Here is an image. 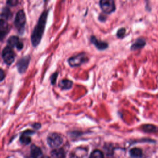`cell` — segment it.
I'll return each mask as SVG.
<instances>
[{
    "mask_svg": "<svg viewBox=\"0 0 158 158\" xmlns=\"http://www.w3.org/2000/svg\"><path fill=\"white\" fill-rule=\"evenodd\" d=\"M99 6L102 12L106 14L115 12L116 9L114 0H100Z\"/></svg>",
    "mask_w": 158,
    "mask_h": 158,
    "instance_id": "277c9868",
    "label": "cell"
},
{
    "mask_svg": "<svg viewBox=\"0 0 158 158\" xmlns=\"http://www.w3.org/2000/svg\"><path fill=\"white\" fill-rule=\"evenodd\" d=\"M26 22V17L25 12L23 10H20L16 14L15 20H14V25L19 32L22 34L23 33L25 29V25Z\"/></svg>",
    "mask_w": 158,
    "mask_h": 158,
    "instance_id": "7a4b0ae2",
    "label": "cell"
},
{
    "mask_svg": "<svg viewBox=\"0 0 158 158\" xmlns=\"http://www.w3.org/2000/svg\"><path fill=\"white\" fill-rule=\"evenodd\" d=\"M41 150L39 147L34 144L31 145L30 147L29 158H38L41 154Z\"/></svg>",
    "mask_w": 158,
    "mask_h": 158,
    "instance_id": "4fadbf2b",
    "label": "cell"
},
{
    "mask_svg": "<svg viewBox=\"0 0 158 158\" xmlns=\"http://www.w3.org/2000/svg\"><path fill=\"white\" fill-rule=\"evenodd\" d=\"M99 19L100 21L104 22V21H105L106 19V17L104 16V15H103L102 14H100L99 16Z\"/></svg>",
    "mask_w": 158,
    "mask_h": 158,
    "instance_id": "d4e9b609",
    "label": "cell"
},
{
    "mask_svg": "<svg viewBox=\"0 0 158 158\" xmlns=\"http://www.w3.org/2000/svg\"><path fill=\"white\" fill-rule=\"evenodd\" d=\"M72 81L68 79H63L59 83V86L62 89H69L72 88Z\"/></svg>",
    "mask_w": 158,
    "mask_h": 158,
    "instance_id": "2e32d148",
    "label": "cell"
},
{
    "mask_svg": "<svg viewBox=\"0 0 158 158\" xmlns=\"http://www.w3.org/2000/svg\"><path fill=\"white\" fill-rule=\"evenodd\" d=\"M46 1V0H44V1Z\"/></svg>",
    "mask_w": 158,
    "mask_h": 158,
    "instance_id": "4316f807",
    "label": "cell"
},
{
    "mask_svg": "<svg viewBox=\"0 0 158 158\" xmlns=\"http://www.w3.org/2000/svg\"><path fill=\"white\" fill-rule=\"evenodd\" d=\"M141 129L146 133H157L158 127L152 124H144L141 127Z\"/></svg>",
    "mask_w": 158,
    "mask_h": 158,
    "instance_id": "5bb4252c",
    "label": "cell"
},
{
    "mask_svg": "<svg viewBox=\"0 0 158 158\" xmlns=\"http://www.w3.org/2000/svg\"><path fill=\"white\" fill-rule=\"evenodd\" d=\"M5 78V73L4 70L0 68V81H2Z\"/></svg>",
    "mask_w": 158,
    "mask_h": 158,
    "instance_id": "cb8c5ba5",
    "label": "cell"
},
{
    "mask_svg": "<svg viewBox=\"0 0 158 158\" xmlns=\"http://www.w3.org/2000/svg\"><path fill=\"white\" fill-rule=\"evenodd\" d=\"M146 40L143 38H138L135 40L130 46L131 51H136L144 48L146 45Z\"/></svg>",
    "mask_w": 158,
    "mask_h": 158,
    "instance_id": "30bf717a",
    "label": "cell"
},
{
    "mask_svg": "<svg viewBox=\"0 0 158 158\" xmlns=\"http://www.w3.org/2000/svg\"><path fill=\"white\" fill-rule=\"evenodd\" d=\"M57 75H58V72H54L51 76V83L52 85H54L56 81V80H57Z\"/></svg>",
    "mask_w": 158,
    "mask_h": 158,
    "instance_id": "7402d4cb",
    "label": "cell"
},
{
    "mask_svg": "<svg viewBox=\"0 0 158 158\" xmlns=\"http://www.w3.org/2000/svg\"><path fill=\"white\" fill-rule=\"evenodd\" d=\"M2 57L4 62L7 65H10L15 59V54L11 47L6 46L2 50Z\"/></svg>",
    "mask_w": 158,
    "mask_h": 158,
    "instance_id": "5b68a950",
    "label": "cell"
},
{
    "mask_svg": "<svg viewBox=\"0 0 158 158\" xmlns=\"http://www.w3.org/2000/svg\"><path fill=\"white\" fill-rule=\"evenodd\" d=\"M41 158H49V157L48 156H43Z\"/></svg>",
    "mask_w": 158,
    "mask_h": 158,
    "instance_id": "484cf974",
    "label": "cell"
},
{
    "mask_svg": "<svg viewBox=\"0 0 158 158\" xmlns=\"http://www.w3.org/2000/svg\"><path fill=\"white\" fill-rule=\"evenodd\" d=\"M11 15H12V14L8 8H5L2 10V12L1 14V16H2L6 19L10 18L11 17Z\"/></svg>",
    "mask_w": 158,
    "mask_h": 158,
    "instance_id": "44dd1931",
    "label": "cell"
},
{
    "mask_svg": "<svg viewBox=\"0 0 158 158\" xmlns=\"http://www.w3.org/2000/svg\"><path fill=\"white\" fill-rule=\"evenodd\" d=\"M87 151L85 148H77L73 150L70 154V158H83L87 154Z\"/></svg>",
    "mask_w": 158,
    "mask_h": 158,
    "instance_id": "9c48e42d",
    "label": "cell"
},
{
    "mask_svg": "<svg viewBox=\"0 0 158 158\" xmlns=\"http://www.w3.org/2000/svg\"><path fill=\"white\" fill-rule=\"evenodd\" d=\"M131 158H141L143 157L142 149L139 148H133L129 151Z\"/></svg>",
    "mask_w": 158,
    "mask_h": 158,
    "instance_id": "9a60e30c",
    "label": "cell"
},
{
    "mask_svg": "<svg viewBox=\"0 0 158 158\" xmlns=\"http://www.w3.org/2000/svg\"><path fill=\"white\" fill-rule=\"evenodd\" d=\"M89 158H104V154L101 151L96 149L91 153Z\"/></svg>",
    "mask_w": 158,
    "mask_h": 158,
    "instance_id": "d6986e66",
    "label": "cell"
},
{
    "mask_svg": "<svg viewBox=\"0 0 158 158\" xmlns=\"http://www.w3.org/2000/svg\"><path fill=\"white\" fill-rule=\"evenodd\" d=\"M30 60V57L29 56H26L22 57L17 62V69L19 73H22L26 71L29 65V62Z\"/></svg>",
    "mask_w": 158,
    "mask_h": 158,
    "instance_id": "52a82bcc",
    "label": "cell"
},
{
    "mask_svg": "<svg viewBox=\"0 0 158 158\" xmlns=\"http://www.w3.org/2000/svg\"><path fill=\"white\" fill-rule=\"evenodd\" d=\"M19 0H7V4L10 6H15L17 4Z\"/></svg>",
    "mask_w": 158,
    "mask_h": 158,
    "instance_id": "603a6c76",
    "label": "cell"
},
{
    "mask_svg": "<svg viewBox=\"0 0 158 158\" xmlns=\"http://www.w3.org/2000/svg\"><path fill=\"white\" fill-rule=\"evenodd\" d=\"M47 141L51 148H57L62 144V139L59 134L51 133L48 136Z\"/></svg>",
    "mask_w": 158,
    "mask_h": 158,
    "instance_id": "8992f818",
    "label": "cell"
},
{
    "mask_svg": "<svg viewBox=\"0 0 158 158\" xmlns=\"http://www.w3.org/2000/svg\"><path fill=\"white\" fill-rule=\"evenodd\" d=\"M48 11L45 10L40 15L38 19V22L35 27L31 35V44L34 47L38 46L42 38V36L43 35L46 24V20L48 17Z\"/></svg>",
    "mask_w": 158,
    "mask_h": 158,
    "instance_id": "6da1fadb",
    "label": "cell"
},
{
    "mask_svg": "<svg viewBox=\"0 0 158 158\" xmlns=\"http://www.w3.org/2000/svg\"><path fill=\"white\" fill-rule=\"evenodd\" d=\"M33 133H34V131H33L31 130H26V131H23L20 137V142L22 143L25 144H28L31 141L30 135L33 134Z\"/></svg>",
    "mask_w": 158,
    "mask_h": 158,
    "instance_id": "7c38bea8",
    "label": "cell"
},
{
    "mask_svg": "<svg viewBox=\"0 0 158 158\" xmlns=\"http://www.w3.org/2000/svg\"><path fill=\"white\" fill-rule=\"evenodd\" d=\"M20 42V41L19 40V38L16 36H10L7 40L8 46L11 47V48H13V47H15V46L17 47Z\"/></svg>",
    "mask_w": 158,
    "mask_h": 158,
    "instance_id": "ac0fdd59",
    "label": "cell"
},
{
    "mask_svg": "<svg viewBox=\"0 0 158 158\" xmlns=\"http://www.w3.org/2000/svg\"><path fill=\"white\" fill-rule=\"evenodd\" d=\"M9 30L8 23L2 19H0V41L2 40L7 34Z\"/></svg>",
    "mask_w": 158,
    "mask_h": 158,
    "instance_id": "8fae6325",
    "label": "cell"
},
{
    "mask_svg": "<svg viewBox=\"0 0 158 158\" xmlns=\"http://www.w3.org/2000/svg\"><path fill=\"white\" fill-rule=\"evenodd\" d=\"M90 41L91 43H93L95 47L99 51H103L106 49L108 46L109 44L105 42V41H102L101 40H98L95 36H91V38H90Z\"/></svg>",
    "mask_w": 158,
    "mask_h": 158,
    "instance_id": "ba28073f",
    "label": "cell"
},
{
    "mask_svg": "<svg viewBox=\"0 0 158 158\" xmlns=\"http://www.w3.org/2000/svg\"><path fill=\"white\" fill-rule=\"evenodd\" d=\"M52 158H64L65 152L62 149H56L51 151Z\"/></svg>",
    "mask_w": 158,
    "mask_h": 158,
    "instance_id": "e0dca14e",
    "label": "cell"
},
{
    "mask_svg": "<svg viewBox=\"0 0 158 158\" xmlns=\"http://www.w3.org/2000/svg\"><path fill=\"white\" fill-rule=\"evenodd\" d=\"M126 34V29L125 28H120V29L118 30L117 33H116V36L118 38H123L125 35Z\"/></svg>",
    "mask_w": 158,
    "mask_h": 158,
    "instance_id": "ffe728a7",
    "label": "cell"
},
{
    "mask_svg": "<svg viewBox=\"0 0 158 158\" xmlns=\"http://www.w3.org/2000/svg\"><path fill=\"white\" fill-rule=\"evenodd\" d=\"M88 60V58L86 54L84 52H81L76 56L70 57L68 59V62L71 67H78Z\"/></svg>",
    "mask_w": 158,
    "mask_h": 158,
    "instance_id": "3957f363",
    "label": "cell"
}]
</instances>
